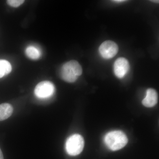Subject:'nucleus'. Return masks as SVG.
Here are the masks:
<instances>
[{"mask_svg": "<svg viewBox=\"0 0 159 159\" xmlns=\"http://www.w3.org/2000/svg\"><path fill=\"white\" fill-rule=\"evenodd\" d=\"M55 92L54 85L49 81H43L39 83L34 89L35 96L39 99L48 98L54 95Z\"/></svg>", "mask_w": 159, "mask_h": 159, "instance_id": "obj_4", "label": "nucleus"}, {"mask_svg": "<svg viewBox=\"0 0 159 159\" xmlns=\"http://www.w3.org/2000/svg\"><path fill=\"white\" fill-rule=\"evenodd\" d=\"M158 102L157 93L155 90L149 89L146 91V96L142 100V104L147 107L155 106Z\"/></svg>", "mask_w": 159, "mask_h": 159, "instance_id": "obj_7", "label": "nucleus"}, {"mask_svg": "<svg viewBox=\"0 0 159 159\" xmlns=\"http://www.w3.org/2000/svg\"><path fill=\"white\" fill-rule=\"evenodd\" d=\"M99 50L101 57L109 59L116 55L119 51V48L116 43L112 41L107 40L100 45Z\"/></svg>", "mask_w": 159, "mask_h": 159, "instance_id": "obj_5", "label": "nucleus"}, {"mask_svg": "<svg viewBox=\"0 0 159 159\" xmlns=\"http://www.w3.org/2000/svg\"><path fill=\"white\" fill-rule=\"evenodd\" d=\"M25 1L24 0H8L7 3L11 7L17 8L23 4Z\"/></svg>", "mask_w": 159, "mask_h": 159, "instance_id": "obj_11", "label": "nucleus"}, {"mask_svg": "<svg viewBox=\"0 0 159 159\" xmlns=\"http://www.w3.org/2000/svg\"><path fill=\"white\" fill-rule=\"evenodd\" d=\"M105 145L111 150L122 149L128 143V138L123 132L114 130L107 134L104 137Z\"/></svg>", "mask_w": 159, "mask_h": 159, "instance_id": "obj_1", "label": "nucleus"}, {"mask_svg": "<svg viewBox=\"0 0 159 159\" xmlns=\"http://www.w3.org/2000/svg\"><path fill=\"white\" fill-rule=\"evenodd\" d=\"M11 70L12 67L9 61L6 60H0V78L9 74Z\"/></svg>", "mask_w": 159, "mask_h": 159, "instance_id": "obj_10", "label": "nucleus"}, {"mask_svg": "<svg viewBox=\"0 0 159 159\" xmlns=\"http://www.w3.org/2000/svg\"><path fill=\"white\" fill-rule=\"evenodd\" d=\"M13 111L12 106L9 103L0 104V121L8 119L12 115Z\"/></svg>", "mask_w": 159, "mask_h": 159, "instance_id": "obj_8", "label": "nucleus"}, {"mask_svg": "<svg viewBox=\"0 0 159 159\" xmlns=\"http://www.w3.org/2000/svg\"><path fill=\"white\" fill-rule=\"evenodd\" d=\"M112 2H115V3H122L125 2V1L123 0H116V1H113Z\"/></svg>", "mask_w": 159, "mask_h": 159, "instance_id": "obj_12", "label": "nucleus"}, {"mask_svg": "<svg viewBox=\"0 0 159 159\" xmlns=\"http://www.w3.org/2000/svg\"><path fill=\"white\" fill-rule=\"evenodd\" d=\"M129 69V64L127 59L124 57H119L114 63V71L115 75L119 78L125 77Z\"/></svg>", "mask_w": 159, "mask_h": 159, "instance_id": "obj_6", "label": "nucleus"}, {"mask_svg": "<svg viewBox=\"0 0 159 159\" xmlns=\"http://www.w3.org/2000/svg\"><path fill=\"white\" fill-rule=\"evenodd\" d=\"M25 54L30 59H38L41 56V52L39 49L33 46H30L26 48Z\"/></svg>", "mask_w": 159, "mask_h": 159, "instance_id": "obj_9", "label": "nucleus"}, {"mask_svg": "<svg viewBox=\"0 0 159 159\" xmlns=\"http://www.w3.org/2000/svg\"><path fill=\"white\" fill-rule=\"evenodd\" d=\"M84 139L79 134H74L69 137L66 143V149L70 155L75 156L81 153L84 147Z\"/></svg>", "mask_w": 159, "mask_h": 159, "instance_id": "obj_3", "label": "nucleus"}, {"mask_svg": "<svg viewBox=\"0 0 159 159\" xmlns=\"http://www.w3.org/2000/svg\"><path fill=\"white\" fill-rule=\"evenodd\" d=\"M82 69L78 61L71 60L66 63L61 69V78L67 82H75L82 74Z\"/></svg>", "mask_w": 159, "mask_h": 159, "instance_id": "obj_2", "label": "nucleus"}, {"mask_svg": "<svg viewBox=\"0 0 159 159\" xmlns=\"http://www.w3.org/2000/svg\"><path fill=\"white\" fill-rule=\"evenodd\" d=\"M0 159H4L2 152L1 148H0Z\"/></svg>", "mask_w": 159, "mask_h": 159, "instance_id": "obj_13", "label": "nucleus"}]
</instances>
